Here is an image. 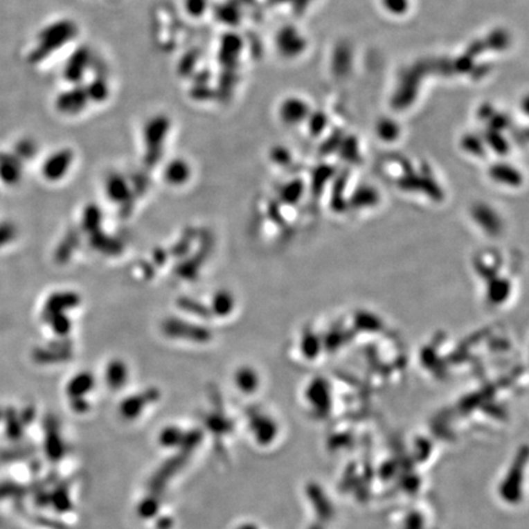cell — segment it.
<instances>
[{
    "label": "cell",
    "instance_id": "d6986e66",
    "mask_svg": "<svg viewBox=\"0 0 529 529\" xmlns=\"http://www.w3.org/2000/svg\"><path fill=\"white\" fill-rule=\"evenodd\" d=\"M197 58H199V55H197L196 52H191V53L186 54V55L181 58V60H180L179 66H178L180 75L191 74L194 65L197 63Z\"/></svg>",
    "mask_w": 529,
    "mask_h": 529
},
{
    "label": "cell",
    "instance_id": "2e32d148",
    "mask_svg": "<svg viewBox=\"0 0 529 529\" xmlns=\"http://www.w3.org/2000/svg\"><path fill=\"white\" fill-rule=\"evenodd\" d=\"M307 120V124H309V130L312 135L314 134L318 135L328 125V117L323 111H310Z\"/></svg>",
    "mask_w": 529,
    "mask_h": 529
},
{
    "label": "cell",
    "instance_id": "4fadbf2b",
    "mask_svg": "<svg viewBox=\"0 0 529 529\" xmlns=\"http://www.w3.org/2000/svg\"><path fill=\"white\" fill-rule=\"evenodd\" d=\"M376 134L379 138L386 143H393L396 141L400 134H401V127L397 124L396 120L391 118H382L377 124H376Z\"/></svg>",
    "mask_w": 529,
    "mask_h": 529
},
{
    "label": "cell",
    "instance_id": "5b68a950",
    "mask_svg": "<svg viewBox=\"0 0 529 529\" xmlns=\"http://www.w3.org/2000/svg\"><path fill=\"white\" fill-rule=\"evenodd\" d=\"M275 46L283 58H296L305 51L307 42L296 27L285 26L276 33Z\"/></svg>",
    "mask_w": 529,
    "mask_h": 529
},
{
    "label": "cell",
    "instance_id": "30bf717a",
    "mask_svg": "<svg viewBox=\"0 0 529 529\" xmlns=\"http://www.w3.org/2000/svg\"><path fill=\"white\" fill-rule=\"evenodd\" d=\"M189 177H190V165L184 159H174L164 168V179L167 180L170 184H174V186L184 184L189 179Z\"/></svg>",
    "mask_w": 529,
    "mask_h": 529
},
{
    "label": "cell",
    "instance_id": "ba28073f",
    "mask_svg": "<svg viewBox=\"0 0 529 529\" xmlns=\"http://www.w3.org/2000/svg\"><path fill=\"white\" fill-rule=\"evenodd\" d=\"M244 41L234 32H227L223 35L219 43L218 60L226 69H234L235 64L239 60L240 54L243 52Z\"/></svg>",
    "mask_w": 529,
    "mask_h": 529
},
{
    "label": "cell",
    "instance_id": "5bb4252c",
    "mask_svg": "<svg viewBox=\"0 0 529 529\" xmlns=\"http://www.w3.org/2000/svg\"><path fill=\"white\" fill-rule=\"evenodd\" d=\"M183 6L188 15L194 19H199L206 14L210 4L208 0H184Z\"/></svg>",
    "mask_w": 529,
    "mask_h": 529
},
{
    "label": "cell",
    "instance_id": "e0dca14e",
    "mask_svg": "<svg viewBox=\"0 0 529 529\" xmlns=\"http://www.w3.org/2000/svg\"><path fill=\"white\" fill-rule=\"evenodd\" d=\"M213 304L216 307V312L219 315H226L233 309V296L227 292L217 293L213 299Z\"/></svg>",
    "mask_w": 529,
    "mask_h": 529
},
{
    "label": "cell",
    "instance_id": "52a82bcc",
    "mask_svg": "<svg viewBox=\"0 0 529 529\" xmlns=\"http://www.w3.org/2000/svg\"><path fill=\"white\" fill-rule=\"evenodd\" d=\"M74 162V152L70 148L59 150L51 154L43 164V173L47 179L59 180L69 172Z\"/></svg>",
    "mask_w": 529,
    "mask_h": 529
},
{
    "label": "cell",
    "instance_id": "8fae6325",
    "mask_svg": "<svg viewBox=\"0 0 529 529\" xmlns=\"http://www.w3.org/2000/svg\"><path fill=\"white\" fill-rule=\"evenodd\" d=\"M85 90L89 101L93 103H103L111 95V87L106 76H96L89 85L85 86Z\"/></svg>",
    "mask_w": 529,
    "mask_h": 529
},
{
    "label": "cell",
    "instance_id": "7a4b0ae2",
    "mask_svg": "<svg viewBox=\"0 0 529 529\" xmlns=\"http://www.w3.org/2000/svg\"><path fill=\"white\" fill-rule=\"evenodd\" d=\"M170 132V119L164 114H156L146 120L143 125V138L147 162H159Z\"/></svg>",
    "mask_w": 529,
    "mask_h": 529
},
{
    "label": "cell",
    "instance_id": "ac0fdd59",
    "mask_svg": "<svg viewBox=\"0 0 529 529\" xmlns=\"http://www.w3.org/2000/svg\"><path fill=\"white\" fill-rule=\"evenodd\" d=\"M489 47L494 51H503L510 43L508 35L503 30L492 32V35H489Z\"/></svg>",
    "mask_w": 529,
    "mask_h": 529
},
{
    "label": "cell",
    "instance_id": "6da1fadb",
    "mask_svg": "<svg viewBox=\"0 0 529 529\" xmlns=\"http://www.w3.org/2000/svg\"><path fill=\"white\" fill-rule=\"evenodd\" d=\"M78 33V25L70 19H62L48 24L38 32L36 43L28 54V62L39 64L47 60L66 44L73 42Z\"/></svg>",
    "mask_w": 529,
    "mask_h": 529
},
{
    "label": "cell",
    "instance_id": "3957f363",
    "mask_svg": "<svg viewBox=\"0 0 529 529\" xmlns=\"http://www.w3.org/2000/svg\"><path fill=\"white\" fill-rule=\"evenodd\" d=\"M93 54L87 46H79L64 64L63 76L70 85H81L86 73L91 68Z\"/></svg>",
    "mask_w": 529,
    "mask_h": 529
},
{
    "label": "cell",
    "instance_id": "7c38bea8",
    "mask_svg": "<svg viewBox=\"0 0 529 529\" xmlns=\"http://www.w3.org/2000/svg\"><path fill=\"white\" fill-rule=\"evenodd\" d=\"M352 65V51L348 46L341 44L334 49V58H332V70L334 74L342 76L350 70Z\"/></svg>",
    "mask_w": 529,
    "mask_h": 529
},
{
    "label": "cell",
    "instance_id": "44dd1931",
    "mask_svg": "<svg viewBox=\"0 0 529 529\" xmlns=\"http://www.w3.org/2000/svg\"><path fill=\"white\" fill-rule=\"evenodd\" d=\"M275 3H283V1H286V0H274Z\"/></svg>",
    "mask_w": 529,
    "mask_h": 529
},
{
    "label": "cell",
    "instance_id": "9c48e42d",
    "mask_svg": "<svg viewBox=\"0 0 529 529\" xmlns=\"http://www.w3.org/2000/svg\"><path fill=\"white\" fill-rule=\"evenodd\" d=\"M215 17L218 22L228 27L238 26L242 22L243 12L239 0H227L215 8Z\"/></svg>",
    "mask_w": 529,
    "mask_h": 529
},
{
    "label": "cell",
    "instance_id": "7402d4cb",
    "mask_svg": "<svg viewBox=\"0 0 529 529\" xmlns=\"http://www.w3.org/2000/svg\"><path fill=\"white\" fill-rule=\"evenodd\" d=\"M242 1H250V0H242Z\"/></svg>",
    "mask_w": 529,
    "mask_h": 529
},
{
    "label": "cell",
    "instance_id": "277c9868",
    "mask_svg": "<svg viewBox=\"0 0 529 529\" xmlns=\"http://www.w3.org/2000/svg\"><path fill=\"white\" fill-rule=\"evenodd\" d=\"M90 101L86 93L85 86L74 85L57 96L54 106L60 114L75 117L85 111Z\"/></svg>",
    "mask_w": 529,
    "mask_h": 529
},
{
    "label": "cell",
    "instance_id": "9a60e30c",
    "mask_svg": "<svg viewBox=\"0 0 529 529\" xmlns=\"http://www.w3.org/2000/svg\"><path fill=\"white\" fill-rule=\"evenodd\" d=\"M382 6L390 15L403 16L411 8L409 0H382Z\"/></svg>",
    "mask_w": 529,
    "mask_h": 529
},
{
    "label": "cell",
    "instance_id": "8992f818",
    "mask_svg": "<svg viewBox=\"0 0 529 529\" xmlns=\"http://www.w3.org/2000/svg\"><path fill=\"white\" fill-rule=\"evenodd\" d=\"M310 111V106L301 97H287L280 105L278 116L287 125H298L307 120Z\"/></svg>",
    "mask_w": 529,
    "mask_h": 529
},
{
    "label": "cell",
    "instance_id": "ffe728a7",
    "mask_svg": "<svg viewBox=\"0 0 529 529\" xmlns=\"http://www.w3.org/2000/svg\"><path fill=\"white\" fill-rule=\"evenodd\" d=\"M309 3H310V0H293L296 11H304V9L309 6Z\"/></svg>",
    "mask_w": 529,
    "mask_h": 529
}]
</instances>
